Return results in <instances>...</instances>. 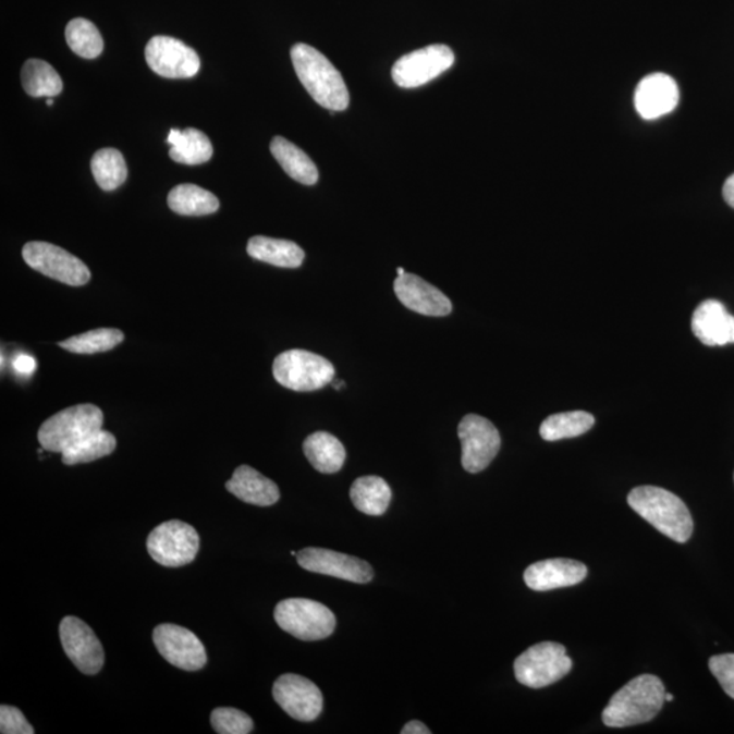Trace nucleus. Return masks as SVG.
I'll use <instances>...</instances> for the list:
<instances>
[{
	"instance_id": "nucleus-17",
	"label": "nucleus",
	"mask_w": 734,
	"mask_h": 734,
	"mask_svg": "<svg viewBox=\"0 0 734 734\" xmlns=\"http://www.w3.org/2000/svg\"><path fill=\"white\" fill-rule=\"evenodd\" d=\"M394 293L405 308L416 314L443 317L451 314L453 306L445 294L424 279L405 272L394 281Z\"/></svg>"
},
{
	"instance_id": "nucleus-39",
	"label": "nucleus",
	"mask_w": 734,
	"mask_h": 734,
	"mask_svg": "<svg viewBox=\"0 0 734 734\" xmlns=\"http://www.w3.org/2000/svg\"><path fill=\"white\" fill-rule=\"evenodd\" d=\"M724 199L731 207L734 208V174L726 180L724 185Z\"/></svg>"
},
{
	"instance_id": "nucleus-5",
	"label": "nucleus",
	"mask_w": 734,
	"mask_h": 734,
	"mask_svg": "<svg viewBox=\"0 0 734 734\" xmlns=\"http://www.w3.org/2000/svg\"><path fill=\"white\" fill-rule=\"evenodd\" d=\"M272 372L277 382L290 391L314 392L333 381L335 367L321 355L289 350L273 360Z\"/></svg>"
},
{
	"instance_id": "nucleus-1",
	"label": "nucleus",
	"mask_w": 734,
	"mask_h": 734,
	"mask_svg": "<svg viewBox=\"0 0 734 734\" xmlns=\"http://www.w3.org/2000/svg\"><path fill=\"white\" fill-rule=\"evenodd\" d=\"M290 54L295 73L311 98L330 111H346L350 103L346 82L330 60L306 44H295Z\"/></svg>"
},
{
	"instance_id": "nucleus-22",
	"label": "nucleus",
	"mask_w": 734,
	"mask_h": 734,
	"mask_svg": "<svg viewBox=\"0 0 734 734\" xmlns=\"http://www.w3.org/2000/svg\"><path fill=\"white\" fill-rule=\"evenodd\" d=\"M246 252L252 259L281 268H298L303 266L305 259V252L293 241L270 238L265 235L252 237Z\"/></svg>"
},
{
	"instance_id": "nucleus-30",
	"label": "nucleus",
	"mask_w": 734,
	"mask_h": 734,
	"mask_svg": "<svg viewBox=\"0 0 734 734\" xmlns=\"http://www.w3.org/2000/svg\"><path fill=\"white\" fill-rule=\"evenodd\" d=\"M595 421V416L585 411L551 415L541 424L540 436L549 442L567 440L588 432Z\"/></svg>"
},
{
	"instance_id": "nucleus-4",
	"label": "nucleus",
	"mask_w": 734,
	"mask_h": 734,
	"mask_svg": "<svg viewBox=\"0 0 734 734\" xmlns=\"http://www.w3.org/2000/svg\"><path fill=\"white\" fill-rule=\"evenodd\" d=\"M103 414L95 404L65 408L44 421L37 438L44 451L62 454L91 432L102 429Z\"/></svg>"
},
{
	"instance_id": "nucleus-23",
	"label": "nucleus",
	"mask_w": 734,
	"mask_h": 734,
	"mask_svg": "<svg viewBox=\"0 0 734 734\" xmlns=\"http://www.w3.org/2000/svg\"><path fill=\"white\" fill-rule=\"evenodd\" d=\"M304 453L311 467L321 474H337L346 462L343 443L327 431H317L306 438Z\"/></svg>"
},
{
	"instance_id": "nucleus-19",
	"label": "nucleus",
	"mask_w": 734,
	"mask_h": 734,
	"mask_svg": "<svg viewBox=\"0 0 734 734\" xmlns=\"http://www.w3.org/2000/svg\"><path fill=\"white\" fill-rule=\"evenodd\" d=\"M588 575V567L572 559H547L530 564L525 570L524 580L528 588L536 591H547L567 586L578 585Z\"/></svg>"
},
{
	"instance_id": "nucleus-42",
	"label": "nucleus",
	"mask_w": 734,
	"mask_h": 734,
	"mask_svg": "<svg viewBox=\"0 0 734 734\" xmlns=\"http://www.w3.org/2000/svg\"><path fill=\"white\" fill-rule=\"evenodd\" d=\"M47 106H48V107H52V106H53V100H52V98H48V100H47Z\"/></svg>"
},
{
	"instance_id": "nucleus-37",
	"label": "nucleus",
	"mask_w": 734,
	"mask_h": 734,
	"mask_svg": "<svg viewBox=\"0 0 734 734\" xmlns=\"http://www.w3.org/2000/svg\"><path fill=\"white\" fill-rule=\"evenodd\" d=\"M36 360L30 355L21 354L14 359V370L19 375L29 377L36 370Z\"/></svg>"
},
{
	"instance_id": "nucleus-14",
	"label": "nucleus",
	"mask_w": 734,
	"mask_h": 734,
	"mask_svg": "<svg viewBox=\"0 0 734 734\" xmlns=\"http://www.w3.org/2000/svg\"><path fill=\"white\" fill-rule=\"evenodd\" d=\"M60 640L73 664L85 675H97L102 670L103 655L100 639L84 621L65 616L59 626Z\"/></svg>"
},
{
	"instance_id": "nucleus-28",
	"label": "nucleus",
	"mask_w": 734,
	"mask_h": 734,
	"mask_svg": "<svg viewBox=\"0 0 734 734\" xmlns=\"http://www.w3.org/2000/svg\"><path fill=\"white\" fill-rule=\"evenodd\" d=\"M22 87L32 97H57L63 90V82L51 64L40 59L26 60L21 71Z\"/></svg>"
},
{
	"instance_id": "nucleus-26",
	"label": "nucleus",
	"mask_w": 734,
	"mask_h": 734,
	"mask_svg": "<svg viewBox=\"0 0 734 734\" xmlns=\"http://www.w3.org/2000/svg\"><path fill=\"white\" fill-rule=\"evenodd\" d=\"M353 505L367 516H382L392 500L391 487L380 476H363L350 490Z\"/></svg>"
},
{
	"instance_id": "nucleus-25",
	"label": "nucleus",
	"mask_w": 734,
	"mask_h": 734,
	"mask_svg": "<svg viewBox=\"0 0 734 734\" xmlns=\"http://www.w3.org/2000/svg\"><path fill=\"white\" fill-rule=\"evenodd\" d=\"M273 158L290 178L304 185H315L319 180L316 163L304 150L282 136H276L270 146Z\"/></svg>"
},
{
	"instance_id": "nucleus-40",
	"label": "nucleus",
	"mask_w": 734,
	"mask_h": 734,
	"mask_svg": "<svg viewBox=\"0 0 734 734\" xmlns=\"http://www.w3.org/2000/svg\"><path fill=\"white\" fill-rule=\"evenodd\" d=\"M672 700H673V695L665 694V702H672Z\"/></svg>"
},
{
	"instance_id": "nucleus-3",
	"label": "nucleus",
	"mask_w": 734,
	"mask_h": 734,
	"mask_svg": "<svg viewBox=\"0 0 734 734\" xmlns=\"http://www.w3.org/2000/svg\"><path fill=\"white\" fill-rule=\"evenodd\" d=\"M665 704V687L659 677L640 675L613 695L602 711L608 727L646 724L660 713Z\"/></svg>"
},
{
	"instance_id": "nucleus-34",
	"label": "nucleus",
	"mask_w": 734,
	"mask_h": 734,
	"mask_svg": "<svg viewBox=\"0 0 734 734\" xmlns=\"http://www.w3.org/2000/svg\"><path fill=\"white\" fill-rule=\"evenodd\" d=\"M211 725L219 734H248L254 731V721L244 711L218 708L211 713Z\"/></svg>"
},
{
	"instance_id": "nucleus-2",
	"label": "nucleus",
	"mask_w": 734,
	"mask_h": 734,
	"mask_svg": "<svg viewBox=\"0 0 734 734\" xmlns=\"http://www.w3.org/2000/svg\"><path fill=\"white\" fill-rule=\"evenodd\" d=\"M628 505L662 535L687 543L692 538L694 522L686 503L673 492L655 486H640L629 492Z\"/></svg>"
},
{
	"instance_id": "nucleus-29",
	"label": "nucleus",
	"mask_w": 734,
	"mask_h": 734,
	"mask_svg": "<svg viewBox=\"0 0 734 734\" xmlns=\"http://www.w3.org/2000/svg\"><path fill=\"white\" fill-rule=\"evenodd\" d=\"M117 446L118 441L112 432L101 429L65 449L62 453V462L65 465L96 462L98 458L109 456Z\"/></svg>"
},
{
	"instance_id": "nucleus-18",
	"label": "nucleus",
	"mask_w": 734,
	"mask_h": 734,
	"mask_svg": "<svg viewBox=\"0 0 734 734\" xmlns=\"http://www.w3.org/2000/svg\"><path fill=\"white\" fill-rule=\"evenodd\" d=\"M678 98L681 95L675 79L670 75L656 73L639 82L634 106L640 118L656 120L675 111Z\"/></svg>"
},
{
	"instance_id": "nucleus-33",
	"label": "nucleus",
	"mask_w": 734,
	"mask_h": 734,
	"mask_svg": "<svg viewBox=\"0 0 734 734\" xmlns=\"http://www.w3.org/2000/svg\"><path fill=\"white\" fill-rule=\"evenodd\" d=\"M124 333L117 328H100L81 333L59 343V346L74 354H97L113 350L124 341Z\"/></svg>"
},
{
	"instance_id": "nucleus-31",
	"label": "nucleus",
	"mask_w": 734,
	"mask_h": 734,
	"mask_svg": "<svg viewBox=\"0 0 734 734\" xmlns=\"http://www.w3.org/2000/svg\"><path fill=\"white\" fill-rule=\"evenodd\" d=\"M91 173L103 191H114L127 180V163L117 149H101L91 158Z\"/></svg>"
},
{
	"instance_id": "nucleus-13",
	"label": "nucleus",
	"mask_w": 734,
	"mask_h": 734,
	"mask_svg": "<svg viewBox=\"0 0 734 734\" xmlns=\"http://www.w3.org/2000/svg\"><path fill=\"white\" fill-rule=\"evenodd\" d=\"M158 653L169 664L180 670L196 672L205 668L207 655L205 646L188 628L176 624H160L152 633Z\"/></svg>"
},
{
	"instance_id": "nucleus-27",
	"label": "nucleus",
	"mask_w": 734,
	"mask_h": 734,
	"mask_svg": "<svg viewBox=\"0 0 734 734\" xmlns=\"http://www.w3.org/2000/svg\"><path fill=\"white\" fill-rule=\"evenodd\" d=\"M168 205L179 216L203 217L217 212L219 200L210 191L203 189L200 186L182 184L169 192Z\"/></svg>"
},
{
	"instance_id": "nucleus-8",
	"label": "nucleus",
	"mask_w": 734,
	"mask_h": 734,
	"mask_svg": "<svg viewBox=\"0 0 734 734\" xmlns=\"http://www.w3.org/2000/svg\"><path fill=\"white\" fill-rule=\"evenodd\" d=\"M22 257L33 270L69 286H85L91 278L84 261L53 244L41 241L27 243L22 249Z\"/></svg>"
},
{
	"instance_id": "nucleus-11",
	"label": "nucleus",
	"mask_w": 734,
	"mask_h": 734,
	"mask_svg": "<svg viewBox=\"0 0 734 734\" xmlns=\"http://www.w3.org/2000/svg\"><path fill=\"white\" fill-rule=\"evenodd\" d=\"M454 64V53L448 46L436 44L405 54L394 63L392 78L403 89L429 84Z\"/></svg>"
},
{
	"instance_id": "nucleus-38",
	"label": "nucleus",
	"mask_w": 734,
	"mask_h": 734,
	"mask_svg": "<svg viewBox=\"0 0 734 734\" xmlns=\"http://www.w3.org/2000/svg\"><path fill=\"white\" fill-rule=\"evenodd\" d=\"M402 734H430L431 731L427 727L424 722L420 721H409L408 724H405Z\"/></svg>"
},
{
	"instance_id": "nucleus-41",
	"label": "nucleus",
	"mask_w": 734,
	"mask_h": 734,
	"mask_svg": "<svg viewBox=\"0 0 734 734\" xmlns=\"http://www.w3.org/2000/svg\"><path fill=\"white\" fill-rule=\"evenodd\" d=\"M404 273H405L404 268H402V267L397 268V276L399 277L404 276Z\"/></svg>"
},
{
	"instance_id": "nucleus-21",
	"label": "nucleus",
	"mask_w": 734,
	"mask_h": 734,
	"mask_svg": "<svg viewBox=\"0 0 734 734\" xmlns=\"http://www.w3.org/2000/svg\"><path fill=\"white\" fill-rule=\"evenodd\" d=\"M227 490L238 500L261 507L276 505L281 498L278 486L249 465H241L234 470L232 479L227 484Z\"/></svg>"
},
{
	"instance_id": "nucleus-9",
	"label": "nucleus",
	"mask_w": 734,
	"mask_h": 734,
	"mask_svg": "<svg viewBox=\"0 0 734 734\" xmlns=\"http://www.w3.org/2000/svg\"><path fill=\"white\" fill-rule=\"evenodd\" d=\"M199 547L196 529L179 519L158 525L147 539L150 556L166 567H182L194 562Z\"/></svg>"
},
{
	"instance_id": "nucleus-35",
	"label": "nucleus",
	"mask_w": 734,
	"mask_h": 734,
	"mask_svg": "<svg viewBox=\"0 0 734 734\" xmlns=\"http://www.w3.org/2000/svg\"><path fill=\"white\" fill-rule=\"evenodd\" d=\"M709 668L727 697L734 699V655L711 657Z\"/></svg>"
},
{
	"instance_id": "nucleus-36",
	"label": "nucleus",
	"mask_w": 734,
	"mask_h": 734,
	"mask_svg": "<svg viewBox=\"0 0 734 734\" xmlns=\"http://www.w3.org/2000/svg\"><path fill=\"white\" fill-rule=\"evenodd\" d=\"M0 733L3 734H33L35 730L26 721L22 711L11 706L0 708Z\"/></svg>"
},
{
	"instance_id": "nucleus-10",
	"label": "nucleus",
	"mask_w": 734,
	"mask_h": 734,
	"mask_svg": "<svg viewBox=\"0 0 734 734\" xmlns=\"http://www.w3.org/2000/svg\"><path fill=\"white\" fill-rule=\"evenodd\" d=\"M462 441V464L469 474H479L489 467L501 449V436L497 427L484 416L469 414L458 425Z\"/></svg>"
},
{
	"instance_id": "nucleus-12",
	"label": "nucleus",
	"mask_w": 734,
	"mask_h": 734,
	"mask_svg": "<svg viewBox=\"0 0 734 734\" xmlns=\"http://www.w3.org/2000/svg\"><path fill=\"white\" fill-rule=\"evenodd\" d=\"M145 57L149 68L163 78H192L200 70L199 54L174 37H152L147 42Z\"/></svg>"
},
{
	"instance_id": "nucleus-24",
	"label": "nucleus",
	"mask_w": 734,
	"mask_h": 734,
	"mask_svg": "<svg viewBox=\"0 0 734 734\" xmlns=\"http://www.w3.org/2000/svg\"><path fill=\"white\" fill-rule=\"evenodd\" d=\"M167 142L171 145L169 156L174 162L183 163V166H201L210 161L213 155L210 139L196 129L184 131L173 129Z\"/></svg>"
},
{
	"instance_id": "nucleus-15",
	"label": "nucleus",
	"mask_w": 734,
	"mask_h": 734,
	"mask_svg": "<svg viewBox=\"0 0 734 734\" xmlns=\"http://www.w3.org/2000/svg\"><path fill=\"white\" fill-rule=\"evenodd\" d=\"M272 695L292 719L303 722L315 721L325 705L320 688L309 678L294 673L279 677L273 684Z\"/></svg>"
},
{
	"instance_id": "nucleus-16",
	"label": "nucleus",
	"mask_w": 734,
	"mask_h": 734,
	"mask_svg": "<svg viewBox=\"0 0 734 734\" xmlns=\"http://www.w3.org/2000/svg\"><path fill=\"white\" fill-rule=\"evenodd\" d=\"M297 562L301 567L310 573L330 575V577L355 584L370 583L375 575L370 564L358 558L332 550L314 549V547L299 551Z\"/></svg>"
},
{
	"instance_id": "nucleus-20",
	"label": "nucleus",
	"mask_w": 734,
	"mask_h": 734,
	"mask_svg": "<svg viewBox=\"0 0 734 734\" xmlns=\"http://www.w3.org/2000/svg\"><path fill=\"white\" fill-rule=\"evenodd\" d=\"M693 332L706 346L734 343V317L720 301H704L694 311Z\"/></svg>"
},
{
	"instance_id": "nucleus-6",
	"label": "nucleus",
	"mask_w": 734,
	"mask_h": 734,
	"mask_svg": "<svg viewBox=\"0 0 734 734\" xmlns=\"http://www.w3.org/2000/svg\"><path fill=\"white\" fill-rule=\"evenodd\" d=\"M278 626L301 640H320L331 637L337 617L330 608L308 599H286L273 612Z\"/></svg>"
},
{
	"instance_id": "nucleus-7",
	"label": "nucleus",
	"mask_w": 734,
	"mask_h": 734,
	"mask_svg": "<svg viewBox=\"0 0 734 734\" xmlns=\"http://www.w3.org/2000/svg\"><path fill=\"white\" fill-rule=\"evenodd\" d=\"M572 668L573 661L563 645L540 643L518 657L514 662V675L523 686L543 688L562 681Z\"/></svg>"
},
{
	"instance_id": "nucleus-32",
	"label": "nucleus",
	"mask_w": 734,
	"mask_h": 734,
	"mask_svg": "<svg viewBox=\"0 0 734 734\" xmlns=\"http://www.w3.org/2000/svg\"><path fill=\"white\" fill-rule=\"evenodd\" d=\"M65 40L71 51L84 59H96L103 51V38L93 22L75 19L65 27Z\"/></svg>"
}]
</instances>
